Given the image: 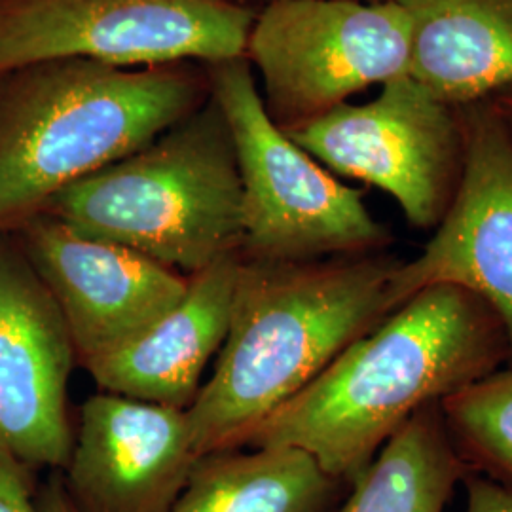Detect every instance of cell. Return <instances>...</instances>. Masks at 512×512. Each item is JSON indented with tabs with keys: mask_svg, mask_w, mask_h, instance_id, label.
<instances>
[{
	"mask_svg": "<svg viewBox=\"0 0 512 512\" xmlns=\"http://www.w3.org/2000/svg\"><path fill=\"white\" fill-rule=\"evenodd\" d=\"M507 359L511 348L497 313L461 287L435 285L349 344L262 421L245 446L304 450L351 488L418 410Z\"/></svg>",
	"mask_w": 512,
	"mask_h": 512,
	"instance_id": "obj_1",
	"label": "cell"
},
{
	"mask_svg": "<svg viewBox=\"0 0 512 512\" xmlns=\"http://www.w3.org/2000/svg\"><path fill=\"white\" fill-rule=\"evenodd\" d=\"M410 19L408 74L463 109L512 88V0H393Z\"/></svg>",
	"mask_w": 512,
	"mask_h": 512,
	"instance_id": "obj_14",
	"label": "cell"
},
{
	"mask_svg": "<svg viewBox=\"0 0 512 512\" xmlns=\"http://www.w3.org/2000/svg\"><path fill=\"white\" fill-rule=\"evenodd\" d=\"M283 131L330 173L384 190L418 230L437 228L458 192L465 158L459 109L410 74L382 84L368 103H342Z\"/></svg>",
	"mask_w": 512,
	"mask_h": 512,
	"instance_id": "obj_8",
	"label": "cell"
},
{
	"mask_svg": "<svg viewBox=\"0 0 512 512\" xmlns=\"http://www.w3.org/2000/svg\"><path fill=\"white\" fill-rule=\"evenodd\" d=\"M344 488L304 450L234 448L196 459L167 512H336Z\"/></svg>",
	"mask_w": 512,
	"mask_h": 512,
	"instance_id": "obj_15",
	"label": "cell"
},
{
	"mask_svg": "<svg viewBox=\"0 0 512 512\" xmlns=\"http://www.w3.org/2000/svg\"><path fill=\"white\" fill-rule=\"evenodd\" d=\"M467 486L465 512H512V486L495 476L469 471L463 478Z\"/></svg>",
	"mask_w": 512,
	"mask_h": 512,
	"instance_id": "obj_19",
	"label": "cell"
},
{
	"mask_svg": "<svg viewBox=\"0 0 512 512\" xmlns=\"http://www.w3.org/2000/svg\"><path fill=\"white\" fill-rule=\"evenodd\" d=\"M211 97L205 63L112 67L52 59L0 74V232L145 147Z\"/></svg>",
	"mask_w": 512,
	"mask_h": 512,
	"instance_id": "obj_3",
	"label": "cell"
},
{
	"mask_svg": "<svg viewBox=\"0 0 512 512\" xmlns=\"http://www.w3.org/2000/svg\"><path fill=\"white\" fill-rule=\"evenodd\" d=\"M245 59L268 116L296 128L408 74L410 19L393 0H270L256 12Z\"/></svg>",
	"mask_w": 512,
	"mask_h": 512,
	"instance_id": "obj_6",
	"label": "cell"
},
{
	"mask_svg": "<svg viewBox=\"0 0 512 512\" xmlns=\"http://www.w3.org/2000/svg\"><path fill=\"white\" fill-rule=\"evenodd\" d=\"M27 473L29 467L0 439V512H38Z\"/></svg>",
	"mask_w": 512,
	"mask_h": 512,
	"instance_id": "obj_18",
	"label": "cell"
},
{
	"mask_svg": "<svg viewBox=\"0 0 512 512\" xmlns=\"http://www.w3.org/2000/svg\"><path fill=\"white\" fill-rule=\"evenodd\" d=\"M249 2H251V0H249ZM266 2H270V0H258V8H260L262 4H266ZM365 2H376V0H365ZM251 4H253V2H251ZM253 6H255V4H253Z\"/></svg>",
	"mask_w": 512,
	"mask_h": 512,
	"instance_id": "obj_22",
	"label": "cell"
},
{
	"mask_svg": "<svg viewBox=\"0 0 512 512\" xmlns=\"http://www.w3.org/2000/svg\"><path fill=\"white\" fill-rule=\"evenodd\" d=\"M469 471L442 406L427 404L389 437L336 512H444Z\"/></svg>",
	"mask_w": 512,
	"mask_h": 512,
	"instance_id": "obj_16",
	"label": "cell"
},
{
	"mask_svg": "<svg viewBox=\"0 0 512 512\" xmlns=\"http://www.w3.org/2000/svg\"><path fill=\"white\" fill-rule=\"evenodd\" d=\"M243 2H247V4H251V2H249V0H243ZM256 8V6H255Z\"/></svg>",
	"mask_w": 512,
	"mask_h": 512,
	"instance_id": "obj_23",
	"label": "cell"
},
{
	"mask_svg": "<svg viewBox=\"0 0 512 512\" xmlns=\"http://www.w3.org/2000/svg\"><path fill=\"white\" fill-rule=\"evenodd\" d=\"M399 260L385 253L264 262L239 255L230 329L186 410L200 456L247 444L256 427L393 311Z\"/></svg>",
	"mask_w": 512,
	"mask_h": 512,
	"instance_id": "obj_2",
	"label": "cell"
},
{
	"mask_svg": "<svg viewBox=\"0 0 512 512\" xmlns=\"http://www.w3.org/2000/svg\"><path fill=\"white\" fill-rule=\"evenodd\" d=\"M211 95L232 131L243 192L239 255L264 262L385 253L393 234L368 211L363 192L275 124L245 57L209 63Z\"/></svg>",
	"mask_w": 512,
	"mask_h": 512,
	"instance_id": "obj_5",
	"label": "cell"
},
{
	"mask_svg": "<svg viewBox=\"0 0 512 512\" xmlns=\"http://www.w3.org/2000/svg\"><path fill=\"white\" fill-rule=\"evenodd\" d=\"M42 213L183 275L239 255L243 192L219 103L211 95L145 147L57 192Z\"/></svg>",
	"mask_w": 512,
	"mask_h": 512,
	"instance_id": "obj_4",
	"label": "cell"
},
{
	"mask_svg": "<svg viewBox=\"0 0 512 512\" xmlns=\"http://www.w3.org/2000/svg\"><path fill=\"white\" fill-rule=\"evenodd\" d=\"M14 234L63 313L82 366L147 329L188 287V275L46 213Z\"/></svg>",
	"mask_w": 512,
	"mask_h": 512,
	"instance_id": "obj_11",
	"label": "cell"
},
{
	"mask_svg": "<svg viewBox=\"0 0 512 512\" xmlns=\"http://www.w3.org/2000/svg\"><path fill=\"white\" fill-rule=\"evenodd\" d=\"M38 512H78L67 492L61 471H55L37 495Z\"/></svg>",
	"mask_w": 512,
	"mask_h": 512,
	"instance_id": "obj_20",
	"label": "cell"
},
{
	"mask_svg": "<svg viewBox=\"0 0 512 512\" xmlns=\"http://www.w3.org/2000/svg\"><path fill=\"white\" fill-rule=\"evenodd\" d=\"M465 158L454 202L420 255L399 262L393 310L435 285L484 300L501 319L512 359V129L494 99L459 109Z\"/></svg>",
	"mask_w": 512,
	"mask_h": 512,
	"instance_id": "obj_9",
	"label": "cell"
},
{
	"mask_svg": "<svg viewBox=\"0 0 512 512\" xmlns=\"http://www.w3.org/2000/svg\"><path fill=\"white\" fill-rule=\"evenodd\" d=\"M492 99H494V103L499 107V110L503 112V116L507 118V122H509L512 129V88L495 95Z\"/></svg>",
	"mask_w": 512,
	"mask_h": 512,
	"instance_id": "obj_21",
	"label": "cell"
},
{
	"mask_svg": "<svg viewBox=\"0 0 512 512\" xmlns=\"http://www.w3.org/2000/svg\"><path fill=\"white\" fill-rule=\"evenodd\" d=\"M243 0H0V74L80 57L112 67L245 57Z\"/></svg>",
	"mask_w": 512,
	"mask_h": 512,
	"instance_id": "obj_7",
	"label": "cell"
},
{
	"mask_svg": "<svg viewBox=\"0 0 512 512\" xmlns=\"http://www.w3.org/2000/svg\"><path fill=\"white\" fill-rule=\"evenodd\" d=\"M440 406L463 459L512 482V366L444 397Z\"/></svg>",
	"mask_w": 512,
	"mask_h": 512,
	"instance_id": "obj_17",
	"label": "cell"
},
{
	"mask_svg": "<svg viewBox=\"0 0 512 512\" xmlns=\"http://www.w3.org/2000/svg\"><path fill=\"white\" fill-rule=\"evenodd\" d=\"M196 459L186 410L101 393L82 404L61 473L78 512H167Z\"/></svg>",
	"mask_w": 512,
	"mask_h": 512,
	"instance_id": "obj_12",
	"label": "cell"
},
{
	"mask_svg": "<svg viewBox=\"0 0 512 512\" xmlns=\"http://www.w3.org/2000/svg\"><path fill=\"white\" fill-rule=\"evenodd\" d=\"M239 255L188 275L183 298L147 329L84 368L105 393L188 410L202 389L205 366L226 340Z\"/></svg>",
	"mask_w": 512,
	"mask_h": 512,
	"instance_id": "obj_13",
	"label": "cell"
},
{
	"mask_svg": "<svg viewBox=\"0 0 512 512\" xmlns=\"http://www.w3.org/2000/svg\"><path fill=\"white\" fill-rule=\"evenodd\" d=\"M76 351L14 232H0V439L29 469L63 471L74 429L67 389Z\"/></svg>",
	"mask_w": 512,
	"mask_h": 512,
	"instance_id": "obj_10",
	"label": "cell"
}]
</instances>
